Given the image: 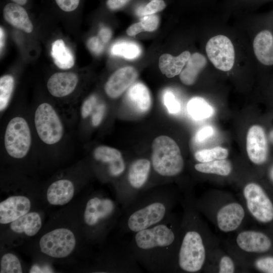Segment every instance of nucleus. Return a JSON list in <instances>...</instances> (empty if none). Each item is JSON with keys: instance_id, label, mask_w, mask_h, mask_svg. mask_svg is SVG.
Returning a JSON list of instances; mask_svg holds the SVG:
<instances>
[{"instance_id": "nucleus-1", "label": "nucleus", "mask_w": 273, "mask_h": 273, "mask_svg": "<svg viewBox=\"0 0 273 273\" xmlns=\"http://www.w3.org/2000/svg\"><path fill=\"white\" fill-rule=\"evenodd\" d=\"M132 235L128 246L141 267L152 273L175 270L180 242L171 214L161 222Z\"/></svg>"}, {"instance_id": "nucleus-2", "label": "nucleus", "mask_w": 273, "mask_h": 273, "mask_svg": "<svg viewBox=\"0 0 273 273\" xmlns=\"http://www.w3.org/2000/svg\"><path fill=\"white\" fill-rule=\"evenodd\" d=\"M174 201V193L165 188L147 190L122 209L121 231L133 234L161 222L171 214Z\"/></svg>"}, {"instance_id": "nucleus-3", "label": "nucleus", "mask_w": 273, "mask_h": 273, "mask_svg": "<svg viewBox=\"0 0 273 273\" xmlns=\"http://www.w3.org/2000/svg\"><path fill=\"white\" fill-rule=\"evenodd\" d=\"M117 201L101 193L92 195L87 200L83 212V221L90 240L102 241L122 214Z\"/></svg>"}, {"instance_id": "nucleus-4", "label": "nucleus", "mask_w": 273, "mask_h": 273, "mask_svg": "<svg viewBox=\"0 0 273 273\" xmlns=\"http://www.w3.org/2000/svg\"><path fill=\"white\" fill-rule=\"evenodd\" d=\"M126 170L125 178L119 181L116 187V200L122 209L150 189L151 162L147 158L137 159L130 163Z\"/></svg>"}, {"instance_id": "nucleus-5", "label": "nucleus", "mask_w": 273, "mask_h": 273, "mask_svg": "<svg viewBox=\"0 0 273 273\" xmlns=\"http://www.w3.org/2000/svg\"><path fill=\"white\" fill-rule=\"evenodd\" d=\"M151 164L153 170L160 177L169 178L180 174L184 161L176 142L166 135L155 138L152 143Z\"/></svg>"}, {"instance_id": "nucleus-6", "label": "nucleus", "mask_w": 273, "mask_h": 273, "mask_svg": "<svg viewBox=\"0 0 273 273\" xmlns=\"http://www.w3.org/2000/svg\"><path fill=\"white\" fill-rule=\"evenodd\" d=\"M179 244L177 267L186 272L200 271L206 258V251L200 233L194 229L185 230Z\"/></svg>"}, {"instance_id": "nucleus-7", "label": "nucleus", "mask_w": 273, "mask_h": 273, "mask_svg": "<svg viewBox=\"0 0 273 273\" xmlns=\"http://www.w3.org/2000/svg\"><path fill=\"white\" fill-rule=\"evenodd\" d=\"M4 144L7 153L12 157L21 159L29 152L31 135L27 121L22 117L12 118L7 126Z\"/></svg>"}, {"instance_id": "nucleus-8", "label": "nucleus", "mask_w": 273, "mask_h": 273, "mask_svg": "<svg viewBox=\"0 0 273 273\" xmlns=\"http://www.w3.org/2000/svg\"><path fill=\"white\" fill-rule=\"evenodd\" d=\"M34 124L38 136L45 144H55L62 139L64 133L63 124L50 104L43 103L37 107L34 114Z\"/></svg>"}, {"instance_id": "nucleus-9", "label": "nucleus", "mask_w": 273, "mask_h": 273, "mask_svg": "<svg viewBox=\"0 0 273 273\" xmlns=\"http://www.w3.org/2000/svg\"><path fill=\"white\" fill-rule=\"evenodd\" d=\"M76 238L72 231L60 228L43 235L39 242L41 252L54 258H63L69 256L76 246Z\"/></svg>"}, {"instance_id": "nucleus-10", "label": "nucleus", "mask_w": 273, "mask_h": 273, "mask_svg": "<svg viewBox=\"0 0 273 273\" xmlns=\"http://www.w3.org/2000/svg\"><path fill=\"white\" fill-rule=\"evenodd\" d=\"M207 56L218 69L228 71L235 62V50L231 40L223 35H217L210 38L206 43Z\"/></svg>"}, {"instance_id": "nucleus-11", "label": "nucleus", "mask_w": 273, "mask_h": 273, "mask_svg": "<svg viewBox=\"0 0 273 273\" xmlns=\"http://www.w3.org/2000/svg\"><path fill=\"white\" fill-rule=\"evenodd\" d=\"M243 192L247 207L256 219L264 223L273 219V204L259 185L249 183L245 187Z\"/></svg>"}, {"instance_id": "nucleus-12", "label": "nucleus", "mask_w": 273, "mask_h": 273, "mask_svg": "<svg viewBox=\"0 0 273 273\" xmlns=\"http://www.w3.org/2000/svg\"><path fill=\"white\" fill-rule=\"evenodd\" d=\"M93 157L98 162L105 165L108 175L112 178H120L126 170V164L117 149L106 146H100L94 151Z\"/></svg>"}, {"instance_id": "nucleus-13", "label": "nucleus", "mask_w": 273, "mask_h": 273, "mask_svg": "<svg viewBox=\"0 0 273 273\" xmlns=\"http://www.w3.org/2000/svg\"><path fill=\"white\" fill-rule=\"evenodd\" d=\"M246 150L249 159L253 163L261 164L267 159V144L265 131L258 125H252L247 135Z\"/></svg>"}, {"instance_id": "nucleus-14", "label": "nucleus", "mask_w": 273, "mask_h": 273, "mask_svg": "<svg viewBox=\"0 0 273 273\" xmlns=\"http://www.w3.org/2000/svg\"><path fill=\"white\" fill-rule=\"evenodd\" d=\"M30 199L23 195L10 196L0 203V223H10L30 212Z\"/></svg>"}, {"instance_id": "nucleus-15", "label": "nucleus", "mask_w": 273, "mask_h": 273, "mask_svg": "<svg viewBox=\"0 0 273 273\" xmlns=\"http://www.w3.org/2000/svg\"><path fill=\"white\" fill-rule=\"evenodd\" d=\"M138 75L136 70L132 67L119 69L107 80L105 86L106 94L113 99L119 97L133 84Z\"/></svg>"}, {"instance_id": "nucleus-16", "label": "nucleus", "mask_w": 273, "mask_h": 273, "mask_svg": "<svg viewBox=\"0 0 273 273\" xmlns=\"http://www.w3.org/2000/svg\"><path fill=\"white\" fill-rule=\"evenodd\" d=\"M244 216V209L240 204L229 203L221 207L217 213L218 226L223 232L233 231L240 226Z\"/></svg>"}, {"instance_id": "nucleus-17", "label": "nucleus", "mask_w": 273, "mask_h": 273, "mask_svg": "<svg viewBox=\"0 0 273 273\" xmlns=\"http://www.w3.org/2000/svg\"><path fill=\"white\" fill-rule=\"evenodd\" d=\"M78 82L77 75L72 72H58L53 74L47 82L50 93L55 97H64L70 95Z\"/></svg>"}, {"instance_id": "nucleus-18", "label": "nucleus", "mask_w": 273, "mask_h": 273, "mask_svg": "<svg viewBox=\"0 0 273 273\" xmlns=\"http://www.w3.org/2000/svg\"><path fill=\"white\" fill-rule=\"evenodd\" d=\"M236 241L238 246L248 252H264L268 251L271 246V241L266 235L252 231L241 232L238 234Z\"/></svg>"}, {"instance_id": "nucleus-19", "label": "nucleus", "mask_w": 273, "mask_h": 273, "mask_svg": "<svg viewBox=\"0 0 273 273\" xmlns=\"http://www.w3.org/2000/svg\"><path fill=\"white\" fill-rule=\"evenodd\" d=\"M74 191V186L71 180L60 179L52 183L49 187L47 199L52 205H64L72 200Z\"/></svg>"}, {"instance_id": "nucleus-20", "label": "nucleus", "mask_w": 273, "mask_h": 273, "mask_svg": "<svg viewBox=\"0 0 273 273\" xmlns=\"http://www.w3.org/2000/svg\"><path fill=\"white\" fill-rule=\"evenodd\" d=\"M3 13L5 20L13 26L27 33L32 31L33 25L23 6L9 3L4 6Z\"/></svg>"}, {"instance_id": "nucleus-21", "label": "nucleus", "mask_w": 273, "mask_h": 273, "mask_svg": "<svg viewBox=\"0 0 273 273\" xmlns=\"http://www.w3.org/2000/svg\"><path fill=\"white\" fill-rule=\"evenodd\" d=\"M253 47L257 60L262 64L273 65V35L268 30L258 33L254 39Z\"/></svg>"}, {"instance_id": "nucleus-22", "label": "nucleus", "mask_w": 273, "mask_h": 273, "mask_svg": "<svg viewBox=\"0 0 273 273\" xmlns=\"http://www.w3.org/2000/svg\"><path fill=\"white\" fill-rule=\"evenodd\" d=\"M42 226V219L36 212H29L10 223V229L16 234L32 237L35 235Z\"/></svg>"}, {"instance_id": "nucleus-23", "label": "nucleus", "mask_w": 273, "mask_h": 273, "mask_svg": "<svg viewBox=\"0 0 273 273\" xmlns=\"http://www.w3.org/2000/svg\"><path fill=\"white\" fill-rule=\"evenodd\" d=\"M126 97L131 105L139 113H145L151 107V98L149 90L142 83L137 82L131 85Z\"/></svg>"}, {"instance_id": "nucleus-24", "label": "nucleus", "mask_w": 273, "mask_h": 273, "mask_svg": "<svg viewBox=\"0 0 273 273\" xmlns=\"http://www.w3.org/2000/svg\"><path fill=\"white\" fill-rule=\"evenodd\" d=\"M191 55L187 51L183 52L177 57L168 54H163L159 60V69L168 78L173 77L180 74Z\"/></svg>"}, {"instance_id": "nucleus-25", "label": "nucleus", "mask_w": 273, "mask_h": 273, "mask_svg": "<svg viewBox=\"0 0 273 273\" xmlns=\"http://www.w3.org/2000/svg\"><path fill=\"white\" fill-rule=\"evenodd\" d=\"M206 64L207 60L203 55L199 53L192 54L179 74L181 81L187 85L193 84Z\"/></svg>"}, {"instance_id": "nucleus-26", "label": "nucleus", "mask_w": 273, "mask_h": 273, "mask_svg": "<svg viewBox=\"0 0 273 273\" xmlns=\"http://www.w3.org/2000/svg\"><path fill=\"white\" fill-rule=\"evenodd\" d=\"M51 54L54 63L60 69H70L74 64L72 53L61 39H57L52 43Z\"/></svg>"}, {"instance_id": "nucleus-27", "label": "nucleus", "mask_w": 273, "mask_h": 273, "mask_svg": "<svg viewBox=\"0 0 273 273\" xmlns=\"http://www.w3.org/2000/svg\"><path fill=\"white\" fill-rule=\"evenodd\" d=\"M187 110L195 120H201L211 117L214 113L213 108L203 98L197 97L188 103Z\"/></svg>"}, {"instance_id": "nucleus-28", "label": "nucleus", "mask_w": 273, "mask_h": 273, "mask_svg": "<svg viewBox=\"0 0 273 273\" xmlns=\"http://www.w3.org/2000/svg\"><path fill=\"white\" fill-rule=\"evenodd\" d=\"M194 168L201 173L227 176L231 173L232 167L229 161L222 159L197 163L194 165Z\"/></svg>"}, {"instance_id": "nucleus-29", "label": "nucleus", "mask_w": 273, "mask_h": 273, "mask_svg": "<svg viewBox=\"0 0 273 273\" xmlns=\"http://www.w3.org/2000/svg\"><path fill=\"white\" fill-rule=\"evenodd\" d=\"M113 55L124 57L127 59H133L141 53L140 47L131 41H119L114 43L111 49Z\"/></svg>"}, {"instance_id": "nucleus-30", "label": "nucleus", "mask_w": 273, "mask_h": 273, "mask_svg": "<svg viewBox=\"0 0 273 273\" xmlns=\"http://www.w3.org/2000/svg\"><path fill=\"white\" fill-rule=\"evenodd\" d=\"M229 155L228 150L221 147L210 149H204L197 151L195 158L200 162H207L215 160L225 159Z\"/></svg>"}, {"instance_id": "nucleus-31", "label": "nucleus", "mask_w": 273, "mask_h": 273, "mask_svg": "<svg viewBox=\"0 0 273 273\" xmlns=\"http://www.w3.org/2000/svg\"><path fill=\"white\" fill-rule=\"evenodd\" d=\"M14 86V79L10 75L0 78V110L2 112L9 104Z\"/></svg>"}, {"instance_id": "nucleus-32", "label": "nucleus", "mask_w": 273, "mask_h": 273, "mask_svg": "<svg viewBox=\"0 0 273 273\" xmlns=\"http://www.w3.org/2000/svg\"><path fill=\"white\" fill-rule=\"evenodd\" d=\"M22 267L18 258L8 253L2 256L0 261L1 273H22Z\"/></svg>"}, {"instance_id": "nucleus-33", "label": "nucleus", "mask_w": 273, "mask_h": 273, "mask_svg": "<svg viewBox=\"0 0 273 273\" xmlns=\"http://www.w3.org/2000/svg\"><path fill=\"white\" fill-rule=\"evenodd\" d=\"M146 4H141L136 6L135 13L140 17L155 14L164 10L166 4L164 0H149Z\"/></svg>"}, {"instance_id": "nucleus-34", "label": "nucleus", "mask_w": 273, "mask_h": 273, "mask_svg": "<svg viewBox=\"0 0 273 273\" xmlns=\"http://www.w3.org/2000/svg\"><path fill=\"white\" fill-rule=\"evenodd\" d=\"M164 104L171 114H176L180 110V104L174 94L170 91L165 92L163 96Z\"/></svg>"}, {"instance_id": "nucleus-35", "label": "nucleus", "mask_w": 273, "mask_h": 273, "mask_svg": "<svg viewBox=\"0 0 273 273\" xmlns=\"http://www.w3.org/2000/svg\"><path fill=\"white\" fill-rule=\"evenodd\" d=\"M140 22L145 31L151 32L157 28L159 18L156 14L147 15L142 17Z\"/></svg>"}, {"instance_id": "nucleus-36", "label": "nucleus", "mask_w": 273, "mask_h": 273, "mask_svg": "<svg viewBox=\"0 0 273 273\" xmlns=\"http://www.w3.org/2000/svg\"><path fill=\"white\" fill-rule=\"evenodd\" d=\"M57 6L62 11L69 13L76 10L81 0H54Z\"/></svg>"}, {"instance_id": "nucleus-37", "label": "nucleus", "mask_w": 273, "mask_h": 273, "mask_svg": "<svg viewBox=\"0 0 273 273\" xmlns=\"http://www.w3.org/2000/svg\"><path fill=\"white\" fill-rule=\"evenodd\" d=\"M87 47L89 51L96 55L101 54L104 48V43L98 36L90 37L87 42Z\"/></svg>"}, {"instance_id": "nucleus-38", "label": "nucleus", "mask_w": 273, "mask_h": 273, "mask_svg": "<svg viewBox=\"0 0 273 273\" xmlns=\"http://www.w3.org/2000/svg\"><path fill=\"white\" fill-rule=\"evenodd\" d=\"M97 98L95 95H92L83 102L81 108V116L83 118L87 117L96 107Z\"/></svg>"}, {"instance_id": "nucleus-39", "label": "nucleus", "mask_w": 273, "mask_h": 273, "mask_svg": "<svg viewBox=\"0 0 273 273\" xmlns=\"http://www.w3.org/2000/svg\"><path fill=\"white\" fill-rule=\"evenodd\" d=\"M255 265L257 268L264 272L273 273V257H265L258 259Z\"/></svg>"}, {"instance_id": "nucleus-40", "label": "nucleus", "mask_w": 273, "mask_h": 273, "mask_svg": "<svg viewBox=\"0 0 273 273\" xmlns=\"http://www.w3.org/2000/svg\"><path fill=\"white\" fill-rule=\"evenodd\" d=\"M235 271V264L233 260L229 256H223L219 262V272L233 273Z\"/></svg>"}, {"instance_id": "nucleus-41", "label": "nucleus", "mask_w": 273, "mask_h": 273, "mask_svg": "<svg viewBox=\"0 0 273 273\" xmlns=\"http://www.w3.org/2000/svg\"><path fill=\"white\" fill-rule=\"evenodd\" d=\"M105 110L106 107L103 103H100L96 106L95 112L92 117V123L93 126H97L101 123Z\"/></svg>"}, {"instance_id": "nucleus-42", "label": "nucleus", "mask_w": 273, "mask_h": 273, "mask_svg": "<svg viewBox=\"0 0 273 273\" xmlns=\"http://www.w3.org/2000/svg\"><path fill=\"white\" fill-rule=\"evenodd\" d=\"M214 133V129L211 126H206L200 129L196 134L195 140L201 143L211 136Z\"/></svg>"}, {"instance_id": "nucleus-43", "label": "nucleus", "mask_w": 273, "mask_h": 273, "mask_svg": "<svg viewBox=\"0 0 273 273\" xmlns=\"http://www.w3.org/2000/svg\"><path fill=\"white\" fill-rule=\"evenodd\" d=\"M132 0H107V8L111 11H116L126 6Z\"/></svg>"}, {"instance_id": "nucleus-44", "label": "nucleus", "mask_w": 273, "mask_h": 273, "mask_svg": "<svg viewBox=\"0 0 273 273\" xmlns=\"http://www.w3.org/2000/svg\"><path fill=\"white\" fill-rule=\"evenodd\" d=\"M143 31H145L141 22H139L130 26L127 29L126 33L129 36H134Z\"/></svg>"}, {"instance_id": "nucleus-45", "label": "nucleus", "mask_w": 273, "mask_h": 273, "mask_svg": "<svg viewBox=\"0 0 273 273\" xmlns=\"http://www.w3.org/2000/svg\"><path fill=\"white\" fill-rule=\"evenodd\" d=\"M112 36L111 30L107 27H102L99 32L98 37L105 44L109 41Z\"/></svg>"}, {"instance_id": "nucleus-46", "label": "nucleus", "mask_w": 273, "mask_h": 273, "mask_svg": "<svg viewBox=\"0 0 273 273\" xmlns=\"http://www.w3.org/2000/svg\"><path fill=\"white\" fill-rule=\"evenodd\" d=\"M30 272H51V269L49 268H47V267H44L42 268H41V267L39 266H33L31 267V269L30 270Z\"/></svg>"}, {"instance_id": "nucleus-47", "label": "nucleus", "mask_w": 273, "mask_h": 273, "mask_svg": "<svg viewBox=\"0 0 273 273\" xmlns=\"http://www.w3.org/2000/svg\"><path fill=\"white\" fill-rule=\"evenodd\" d=\"M5 40V34L4 29L2 27L0 28V49L1 53L4 47Z\"/></svg>"}, {"instance_id": "nucleus-48", "label": "nucleus", "mask_w": 273, "mask_h": 273, "mask_svg": "<svg viewBox=\"0 0 273 273\" xmlns=\"http://www.w3.org/2000/svg\"><path fill=\"white\" fill-rule=\"evenodd\" d=\"M12 3H14L22 6L27 4L28 0H10Z\"/></svg>"}, {"instance_id": "nucleus-49", "label": "nucleus", "mask_w": 273, "mask_h": 273, "mask_svg": "<svg viewBox=\"0 0 273 273\" xmlns=\"http://www.w3.org/2000/svg\"><path fill=\"white\" fill-rule=\"evenodd\" d=\"M271 176H272V177L273 178V169H272V171H271Z\"/></svg>"}, {"instance_id": "nucleus-50", "label": "nucleus", "mask_w": 273, "mask_h": 273, "mask_svg": "<svg viewBox=\"0 0 273 273\" xmlns=\"http://www.w3.org/2000/svg\"><path fill=\"white\" fill-rule=\"evenodd\" d=\"M272 134H273V132H272Z\"/></svg>"}]
</instances>
